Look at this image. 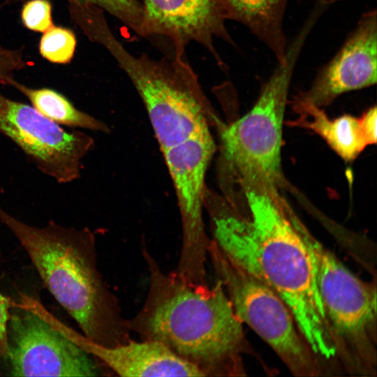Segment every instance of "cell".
Segmentation results:
<instances>
[{"label":"cell","instance_id":"1","mask_svg":"<svg viewBox=\"0 0 377 377\" xmlns=\"http://www.w3.org/2000/svg\"><path fill=\"white\" fill-rule=\"evenodd\" d=\"M244 216L207 188L205 208L212 239L234 263L268 286L285 302L309 344L327 366L340 367L316 283L302 221L278 189L244 188Z\"/></svg>","mask_w":377,"mask_h":377},{"label":"cell","instance_id":"2","mask_svg":"<svg viewBox=\"0 0 377 377\" xmlns=\"http://www.w3.org/2000/svg\"><path fill=\"white\" fill-rule=\"evenodd\" d=\"M149 285L140 311L128 320L142 340L159 342L205 376H243L251 348L222 283H191L164 272L143 249Z\"/></svg>","mask_w":377,"mask_h":377},{"label":"cell","instance_id":"3","mask_svg":"<svg viewBox=\"0 0 377 377\" xmlns=\"http://www.w3.org/2000/svg\"><path fill=\"white\" fill-rule=\"evenodd\" d=\"M0 222L14 235L55 300L95 343L114 346L131 339L128 320L97 268L95 237L50 221L24 223L0 206Z\"/></svg>","mask_w":377,"mask_h":377},{"label":"cell","instance_id":"4","mask_svg":"<svg viewBox=\"0 0 377 377\" xmlns=\"http://www.w3.org/2000/svg\"><path fill=\"white\" fill-rule=\"evenodd\" d=\"M80 26L126 73L147 110L161 151L221 121L185 57L155 59L129 52L110 29L103 10L87 12Z\"/></svg>","mask_w":377,"mask_h":377},{"label":"cell","instance_id":"5","mask_svg":"<svg viewBox=\"0 0 377 377\" xmlns=\"http://www.w3.org/2000/svg\"><path fill=\"white\" fill-rule=\"evenodd\" d=\"M313 24L305 21L285 60L278 63L253 107L242 117L218 126L219 177L223 188L232 182L243 188L260 186L279 189L281 170L282 123L288 89L299 56Z\"/></svg>","mask_w":377,"mask_h":377},{"label":"cell","instance_id":"6","mask_svg":"<svg viewBox=\"0 0 377 377\" xmlns=\"http://www.w3.org/2000/svg\"><path fill=\"white\" fill-rule=\"evenodd\" d=\"M337 360L353 375L376 376L377 311L375 281H365L348 269L302 223Z\"/></svg>","mask_w":377,"mask_h":377},{"label":"cell","instance_id":"7","mask_svg":"<svg viewBox=\"0 0 377 377\" xmlns=\"http://www.w3.org/2000/svg\"><path fill=\"white\" fill-rule=\"evenodd\" d=\"M208 257L238 318L269 345L293 375H333L316 355L277 293L230 260L212 239Z\"/></svg>","mask_w":377,"mask_h":377},{"label":"cell","instance_id":"8","mask_svg":"<svg viewBox=\"0 0 377 377\" xmlns=\"http://www.w3.org/2000/svg\"><path fill=\"white\" fill-rule=\"evenodd\" d=\"M216 151L211 131L195 134L162 151L177 199L182 247L175 274L192 283H207L206 261L211 239L203 219L206 172Z\"/></svg>","mask_w":377,"mask_h":377},{"label":"cell","instance_id":"9","mask_svg":"<svg viewBox=\"0 0 377 377\" xmlns=\"http://www.w3.org/2000/svg\"><path fill=\"white\" fill-rule=\"evenodd\" d=\"M8 375L97 376L101 364L52 328L20 300H14L7 324Z\"/></svg>","mask_w":377,"mask_h":377},{"label":"cell","instance_id":"10","mask_svg":"<svg viewBox=\"0 0 377 377\" xmlns=\"http://www.w3.org/2000/svg\"><path fill=\"white\" fill-rule=\"evenodd\" d=\"M0 133L15 142L45 175L59 183L80 176L82 160L94 140L80 131H68L34 108L0 94Z\"/></svg>","mask_w":377,"mask_h":377},{"label":"cell","instance_id":"11","mask_svg":"<svg viewBox=\"0 0 377 377\" xmlns=\"http://www.w3.org/2000/svg\"><path fill=\"white\" fill-rule=\"evenodd\" d=\"M142 37L163 36L170 41L175 54L185 57L191 42L205 47L221 67L215 39L233 44L226 28L223 0H143Z\"/></svg>","mask_w":377,"mask_h":377},{"label":"cell","instance_id":"12","mask_svg":"<svg viewBox=\"0 0 377 377\" xmlns=\"http://www.w3.org/2000/svg\"><path fill=\"white\" fill-rule=\"evenodd\" d=\"M27 304L52 328L119 376H205L197 367L159 342L131 339L114 346L101 345L64 323L38 299L31 296L27 299Z\"/></svg>","mask_w":377,"mask_h":377},{"label":"cell","instance_id":"13","mask_svg":"<svg viewBox=\"0 0 377 377\" xmlns=\"http://www.w3.org/2000/svg\"><path fill=\"white\" fill-rule=\"evenodd\" d=\"M377 81V14L364 13L341 48L320 71L309 91L300 96L318 107L339 95Z\"/></svg>","mask_w":377,"mask_h":377},{"label":"cell","instance_id":"14","mask_svg":"<svg viewBox=\"0 0 377 377\" xmlns=\"http://www.w3.org/2000/svg\"><path fill=\"white\" fill-rule=\"evenodd\" d=\"M293 103L299 114L293 125L313 131L343 160H354L367 146L376 142V108L360 117L348 114L330 119L318 107L300 96Z\"/></svg>","mask_w":377,"mask_h":377},{"label":"cell","instance_id":"15","mask_svg":"<svg viewBox=\"0 0 377 377\" xmlns=\"http://www.w3.org/2000/svg\"><path fill=\"white\" fill-rule=\"evenodd\" d=\"M228 20L245 25L263 42L277 62L285 60L287 49L283 19L288 0H223Z\"/></svg>","mask_w":377,"mask_h":377},{"label":"cell","instance_id":"16","mask_svg":"<svg viewBox=\"0 0 377 377\" xmlns=\"http://www.w3.org/2000/svg\"><path fill=\"white\" fill-rule=\"evenodd\" d=\"M8 84L23 94L41 115L59 125L103 133L109 131L105 123L78 110L64 96L54 89L29 88L13 78Z\"/></svg>","mask_w":377,"mask_h":377},{"label":"cell","instance_id":"17","mask_svg":"<svg viewBox=\"0 0 377 377\" xmlns=\"http://www.w3.org/2000/svg\"><path fill=\"white\" fill-rule=\"evenodd\" d=\"M76 43L75 36L71 29L53 26L41 37L39 52L50 62L65 64L72 59Z\"/></svg>","mask_w":377,"mask_h":377},{"label":"cell","instance_id":"18","mask_svg":"<svg viewBox=\"0 0 377 377\" xmlns=\"http://www.w3.org/2000/svg\"><path fill=\"white\" fill-rule=\"evenodd\" d=\"M74 5L90 4L108 12L140 36L143 10L138 0H70Z\"/></svg>","mask_w":377,"mask_h":377},{"label":"cell","instance_id":"19","mask_svg":"<svg viewBox=\"0 0 377 377\" xmlns=\"http://www.w3.org/2000/svg\"><path fill=\"white\" fill-rule=\"evenodd\" d=\"M22 21L29 30L45 32L54 26L52 5L48 0H30L24 4Z\"/></svg>","mask_w":377,"mask_h":377},{"label":"cell","instance_id":"20","mask_svg":"<svg viewBox=\"0 0 377 377\" xmlns=\"http://www.w3.org/2000/svg\"><path fill=\"white\" fill-rule=\"evenodd\" d=\"M24 64L20 53L2 47L0 45V84H8L15 70Z\"/></svg>","mask_w":377,"mask_h":377},{"label":"cell","instance_id":"21","mask_svg":"<svg viewBox=\"0 0 377 377\" xmlns=\"http://www.w3.org/2000/svg\"><path fill=\"white\" fill-rule=\"evenodd\" d=\"M13 300L0 291V360L7 355V324Z\"/></svg>","mask_w":377,"mask_h":377}]
</instances>
